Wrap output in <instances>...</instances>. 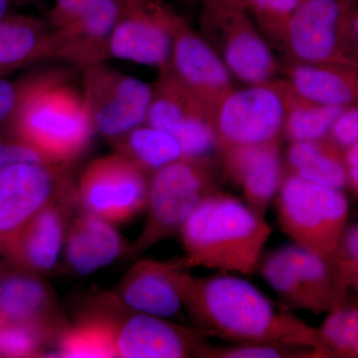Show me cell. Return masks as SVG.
Returning a JSON list of instances; mask_svg holds the SVG:
<instances>
[{"label": "cell", "instance_id": "24", "mask_svg": "<svg viewBox=\"0 0 358 358\" xmlns=\"http://www.w3.org/2000/svg\"><path fill=\"white\" fill-rule=\"evenodd\" d=\"M52 56L53 39L47 20L13 13L0 20V76Z\"/></svg>", "mask_w": 358, "mask_h": 358}, {"label": "cell", "instance_id": "28", "mask_svg": "<svg viewBox=\"0 0 358 358\" xmlns=\"http://www.w3.org/2000/svg\"><path fill=\"white\" fill-rule=\"evenodd\" d=\"M320 358H358V298L350 294L319 327Z\"/></svg>", "mask_w": 358, "mask_h": 358}, {"label": "cell", "instance_id": "31", "mask_svg": "<svg viewBox=\"0 0 358 358\" xmlns=\"http://www.w3.org/2000/svg\"><path fill=\"white\" fill-rule=\"evenodd\" d=\"M0 324V355L29 357L39 352L44 341L55 343L57 334L30 324L1 322Z\"/></svg>", "mask_w": 358, "mask_h": 358}, {"label": "cell", "instance_id": "22", "mask_svg": "<svg viewBox=\"0 0 358 358\" xmlns=\"http://www.w3.org/2000/svg\"><path fill=\"white\" fill-rule=\"evenodd\" d=\"M0 322L41 327L57 336L66 326L54 292L45 282L24 275L0 282Z\"/></svg>", "mask_w": 358, "mask_h": 358}, {"label": "cell", "instance_id": "3", "mask_svg": "<svg viewBox=\"0 0 358 358\" xmlns=\"http://www.w3.org/2000/svg\"><path fill=\"white\" fill-rule=\"evenodd\" d=\"M272 228L263 216L228 193L202 200L179 230L187 268L251 275L258 270Z\"/></svg>", "mask_w": 358, "mask_h": 358}, {"label": "cell", "instance_id": "10", "mask_svg": "<svg viewBox=\"0 0 358 358\" xmlns=\"http://www.w3.org/2000/svg\"><path fill=\"white\" fill-rule=\"evenodd\" d=\"M145 124L173 136L186 159H206L217 152L213 112L173 74L160 70Z\"/></svg>", "mask_w": 358, "mask_h": 358}, {"label": "cell", "instance_id": "17", "mask_svg": "<svg viewBox=\"0 0 358 358\" xmlns=\"http://www.w3.org/2000/svg\"><path fill=\"white\" fill-rule=\"evenodd\" d=\"M217 152L224 176L241 188L245 203L265 217L286 173L279 141L222 147Z\"/></svg>", "mask_w": 358, "mask_h": 358}, {"label": "cell", "instance_id": "20", "mask_svg": "<svg viewBox=\"0 0 358 358\" xmlns=\"http://www.w3.org/2000/svg\"><path fill=\"white\" fill-rule=\"evenodd\" d=\"M128 252L124 238L114 224L80 208L66 234L64 253L68 267L80 275H89L110 265Z\"/></svg>", "mask_w": 358, "mask_h": 358}, {"label": "cell", "instance_id": "41", "mask_svg": "<svg viewBox=\"0 0 358 358\" xmlns=\"http://www.w3.org/2000/svg\"><path fill=\"white\" fill-rule=\"evenodd\" d=\"M126 1H128V0H120V2H121V3H122V2H126Z\"/></svg>", "mask_w": 358, "mask_h": 358}, {"label": "cell", "instance_id": "13", "mask_svg": "<svg viewBox=\"0 0 358 358\" xmlns=\"http://www.w3.org/2000/svg\"><path fill=\"white\" fill-rule=\"evenodd\" d=\"M284 124V101L272 81L233 90L214 115L218 148L279 141Z\"/></svg>", "mask_w": 358, "mask_h": 358}, {"label": "cell", "instance_id": "6", "mask_svg": "<svg viewBox=\"0 0 358 358\" xmlns=\"http://www.w3.org/2000/svg\"><path fill=\"white\" fill-rule=\"evenodd\" d=\"M275 203L280 227L294 244L327 259L333 257L350 215L343 190L286 173Z\"/></svg>", "mask_w": 358, "mask_h": 358}, {"label": "cell", "instance_id": "8", "mask_svg": "<svg viewBox=\"0 0 358 358\" xmlns=\"http://www.w3.org/2000/svg\"><path fill=\"white\" fill-rule=\"evenodd\" d=\"M197 1L201 6V35L222 58L230 73L251 85L273 81L279 64L251 15L218 0Z\"/></svg>", "mask_w": 358, "mask_h": 358}, {"label": "cell", "instance_id": "1", "mask_svg": "<svg viewBox=\"0 0 358 358\" xmlns=\"http://www.w3.org/2000/svg\"><path fill=\"white\" fill-rule=\"evenodd\" d=\"M186 271L178 277L183 308L193 327L207 338L306 346L315 348L320 358L319 327L282 306L277 310L251 282L227 273L199 278Z\"/></svg>", "mask_w": 358, "mask_h": 358}, {"label": "cell", "instance_id": "40", "mask_svg": "<svg viewBox=\"0 0 358 358\" xmlns=\"http://www.w3.org/2000/svg\"><path fill=\"white\" fill-rule=\"evenodd\" d=\"M39 0H11L13 6H31V4L36 3Z\"/></svg>", "mask_w": 358, "mask_h": 358}, {"label": "cell", "instance_id": "35", "mask_svg": "<svg viewBox=\"0 0 358 358\" xmlns=\"http://www.w3.org/2000/svg\"><path fill=\"white\" fill-rule=\"evenodd\" d=\"M327 138L343 150L358 143V107L346 108Z\"/></svg>", "mask_w": 358, "mask_h": 358}, {"label": "cell", "instance_id": "33", "mask_svg": "<svg viewBox=\"0 0 358 358\" xmlns=\"http://www.w3.org/2000/svg\"><path fill=\"white\" fill-rule=\"evenodd\" d=\"M31 80V73L20 79L0 76V126L10 124L20 109Z\"/></svg>", "mask_w": 358, "mask_h": 358}, {"label": "cell", "instance_id": "21", "mask_svg": "<svg viewBox=\"0 0 358 358\" xmlns=\"http://www.w3.org/2000/svg\"><path fill=\"white\" fill-rule=\"evenodd\" d=\"M78 207L76 186L73 185L27 224L21 251L30 267L44 273L55 268L64 248L73 213Z\"/></svg>", "mask_w": 358, "mask_h": 358}, {"label": "cell", "instance_id": "36", "mask_svg": "<svg viewBox=\"0 0 358 358\" xmlns=\"http://www.w3.org/2000/svg\"><path fill=\"white\" fill-rule=\"evenodd\" d=\"M96 0H54L47 16L52 30L61 29L83 14Z\"/></svg>", "mask_w": 358, "mask_h": 358}, {"label": "cell", "instance_id": "29", "mask_svg": "<svg viewBox=\"0 0 358 358\" xmlns=\"http://www.w3.org/2000/svg\"><path fill=\"white\" fill-rule=\"evenodd\" d=\"M204 358H319L317 350L306 346L277 343H209Z\"/></svg>", "mask_w": 358, "mask_h": 358}, {"label": "cell", "instance_id": "5", "mask_svg": "<svg viewBox=\"0 0 358 358\" xmlns=\"http://www.w3.org/2000/svg\"><path fill=\"white\" fill-rule=\"evenodd\" d=\"M217 167L211 157L182 159L150 176L145 228L129 250L133 258L155 244L178 235L197 205L218 192Z\"/></svg>", "mask_w": 358, "mask_h": 358}, {"label": "cell", "instance_id": "38", "mask_svg": "<svg viewBox=\"0 0 358 358\" xmlns=\"http://www.w3.org/2000/svg\"><path fill=\"white\" fill-rule=\"evenodd\" d=\"M348 171V188L358 197V143L343 150Z\"/></svg>", "mask_w": 358, "mask_h": 358}, {"label": "cell", "instance_id": "25", "mask_svg": "<svg viewBox=\"0 0 358 358\" xmlns=\"http://www.w3.org/2000/svg\"><path fill=\"white\" fill-rule=\"evenodd\" d=\"M286 173L336 189L348 188L343 150L329 138L294 141L287 152Z\"/></svg>", "mask_w": 358, "mask_h": 358}, {"label": "cell", "instance_id": "26", "mask_svg": "<svg viewBox=\"0 0 358 358\" xmlns=\"http://www.w3.org/2000/svg\"><path fill=\"white\" fill-rule=\"evenodd\" d=\"M285 106L284 133L292 143L327 138L345 108L322 105L301 96L287 80L274 81Z\"/></svg>", "mask_w": 358, "mask_h": 358}, {"label": "cell", "instance_id": "12", "mask_svg": "<svg viewBox=\"0 0 358 358\" xmlns=\"http://www.w3.org/2000/svg\"><path fill=\"white\" fill-rule=\"evenodd\" d=\"M121 4V15L108 42V58L166 69L171 64L178 14L164 0H128Z\"/></svg>", "mask_w": 358, "mask_h": 358}, {"label": "cell", "instance_id": "23", "mask_svg": "<svg viewBox=\"0 0 358 358\" xmlns=\"http://www.w3.org/2000/svg\"><path fill=\"white\" fill-rule=\"evenodd\" d=\"M287 81L301 96L322 105L358 107V69L338 64L289 63Z\"/></svg>", "mask_w": 358, "mask_h": 358}, {"label": "cell", "instance_id": "15", "mask_svg": "<svg viewBox=\"0 0 358 358\" xmlns=\"http://www.w3.org/2000/svg\"><path fill=\"white\" fill-rule=\"evenodd\" d=\"M71 185L66 167L46 162H20L0 171V235L17 232Z\"/></svg>", "mask_w": 358, "mask_h": 358}, {"label": "cell", "instance_id": "19", "mask_svg": "<svg viewBox=\"0 0 358 358\" xmlns=\"http://www.w3.org/2000/svg\"><path fill=\"white\" fill-rule=\"evenodd\" d=\"M122 13L120 0H96L61 29L52 30L53 57L87 67L108 58V42Z\"/></svg>", "mask_w": 358, "mask_h": 358}, {"label": "cell", "instance_id": "39", "mask_svg": "<svg viewBox=\"0 0 358 358\" xmlns=\"http://www.w3.org/2000/svg\"><path fill=\"white\" fill-rule=\"evenodd\" d=\"M13 6L11 0H0V20L10 15V8Z\"/></svg>", "mask_w": 358, "mask_h": 358}, {"label": "cell", "instance_id": "4", "mask_svg": "<svg viewBox=\"0 0 358 358\" xmlns=\"http://www.w3.org/2000/svg\"><path fill=\"white\" fill-rule=\"evenodd\" d=\"M9 127L47 164L63 167L86 152L95 134L83 93L71 84L70 72L63 69L31 73Z\"/></svg>", "mask_w": 358, "mask_h": 358}, {"label": "cell", "instance_id": "27", "mask_svg": "<svg viewBox=\"0 0 358 358\" xmlns=\"http://www.w3.org/2000/svg\"><path fill=\"white\" fill-rule=\"evenodd\" d=\"M112 145L117 154L148 176L183 157L182 150L173 136L148 124L131 129Z\"/></svg>", "mask_w": 358, "mask_h": 358}, {"label": "cell", "instance_id": "37", "mask_svg": "<svg viewBox=\"0 0 358 358\" xmlns=\"http://www.w3.org/2000/svg\"><path fill=\"white\" fill-rule=\"evenodd\" d=\"M20 162H46L36 150L28 147L16 136L14 140H7L0 136V171Z\"/></svg>", "mask_w": 358, "mask_h": 358}, {"label": "cell", "instance_id": "16", "mask_svg": "<svg viewBox=\"0 0 358 358\" xmlns=\"http://www.w3.org/2000/svg\"><path fill=\"white\" fill-rule=\"evenodd\" d=\"M169 67L214 115L220 103L234 90L222 58L179 14L173 26Z\"/></svg>", "mask_w": 358, "mask_h": 358}, {"label": "cell", "instance_id": "2", "mask_svg": "<svg viewBox=\"0 0 358 358\" xmlns=\"http://www.w3.org/2000/svg\"><path fill=\"white\" fill-rule=\"evenodd\" d=\"M208 345L194 327L131 310L113 293L87 301L59 343L71 358H203Z\"/></svg>", "mask_w": 358, "mask_h": 358}, {"label": "cell", "instance_id": "42", "mask_svg": "<svg viewBox=\"0 0 358 358\" xmlns=\"http://www.w3.org/2000/svg\"><path fill=\"white\" fill-rule=\"evenodd\" d=\"M350 1H358V0H350Z\"/></svg>", "mask_w": 358, "mask_h": 358}, {"label": "cell", "instance_id": "7", "mask_svg": "<svg viewBox=\"0 0 358 358\" xmlns=\"http://www.w3.org/2000/svg\"><path fill=\"white\" fill-rule=\"evenodd\" d=\"M258 271L289 310L327 313L350 294L331 259L294 243L263 254Z\"/></svg>", "mask_w": 358, "mask_h": 358}, {"label": "cell", "instance_id": "14", "mask_svg": "<svg viewBox=\"0 0 358 358\" xmlns=\"http://www.w3.org/2000/svg\"><path fill=\"white\" fill-rule=\"evenodd\" d=\"M348 0H300L289 15L280 46L289 63L350 66L341 46V24Z\"/></svg>", "mask_w": 358, "mask_h": 358}, {"label": "cell", "instance_id": "18", "mask_svg": "<svg viewBox=\"0 0 358 358\" xmlns=\"http://www.w3.org/2000/svg\"><path fill=\"white\" fill-rule=\"evenodd\" d=\"M185 259L141 260L122 278L113 294L127 307L157 317H176L183 308L178 287Z\"/></svg>", "mask_w": 358, "mask_h": 358}, {"label": "cell", "instance_id": "30", "mask_svg": "<svg viewBox=\"0 0 358 358\" xmlns=\"http://www.w3.org/2000/svg\"><path fill=\"white\" fill-rule=\"evenodd\" d=\"M239 7L253 16L271 38L280 44L289 15L300 0H218Z\"/></svg>", "mask_w": 358, "mask_h": 358}, {"label": "cell", "instance_id": "11", "mask_svg": "<svg viewBox=\"0 0 358 358\" xmlns=\"http://www.w3.org/2000/svg\"><path fill=\"white\" fill-rule=\"evenodd\" d=\"M150 176L117 154L94 160L76 186L81 209L122 224L147 209Z\"/></svg>", "mask_w": 358, "mask_h": 358}, {"label": "cell", "instance_id": "9", "mask_svg": "<svg viewBox=\"0 0 358 358\" xmlns=\"http://www.w3.org/2000/svg\"><path fill=\"white\" fill-rule=\"evenodd\" d=\"M83 70L82 93L95 133L113 143L145 124L154 95L152 87L103 62Z\"/></svg>", "mask_w": 358, "mask_h": 358}, {"label": "cell", "instance_id": "34", "mask_svg": "<svg viewBox=\"0 0 358 358\" xmlns=\"http://www.w3.org/2000/svg\"><path fill=\"white\" fill-rule=\"evenodd\" d=\"M341 46L343 56L358 69V1L348 0L341 24Z\"/></svg>", "mask_w": 358, "mask_h": 358}, {"label": "cell", "instance_id": "32", "mask_svg": "<svg viewBox=\"0 0 358 358\" xmlns=\"http://www.w3.org/2000/svg\"><path fill=\"white\" fill-rule=\"evenodd\" d=\"M331 260L345 288L358 298V222L346 225Z\"/></svg>", "mask_w": 358, "mask_h": 358}]
</instances>
